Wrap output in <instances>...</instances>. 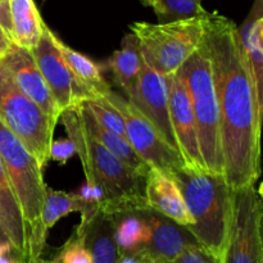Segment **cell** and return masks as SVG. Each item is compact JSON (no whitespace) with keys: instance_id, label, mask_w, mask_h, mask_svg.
Instances as JSON below:
<instances>
[{"instance_id":"obj_36","label":"cell","mask_w":263,"mask_h":263,"mask_svg":"<svg viewBox=\"0 0 263 263\" xmlns=\"http://www.w3.org/2000/svg\"><path fill=\"white\" fill-rule=\"evenodd\" d=\"M141 2H143L145 5H149V7H151V2H152V0H141Z\"/></svg>"},{"instance_id":"obj_4","label":"cell","mask_w":263,"mask_h":263,"mask_svg":"<svg viewBox=\"0 0 263 263\" xmlns=\"http://www.w3.org/2000/svg\"><path fill=\"white\" fill-rule=\"evenodd\" d=\"M0 157L27 229V263H43L48 231L43 223L46 185L43 168L26 146L0 121Z\"/></svg>"},{"instance_id":"obj_5","label":"cell","mask_w":263,"mask_h":263,"mask_svg":"<svg viewBox=\"0 0 263 263\" xmlns=\"http://www.w3.org/2000/svg\"><path fill=\"white\" fill-rule=\"evenodd\" d=\"M189 95L204 168L223 175L220 113L210 57L203 41L176 72Z\"/></svg>"},{"instance_id":"obj_16","label":"cell","mask_w":263,"mask_h":263,"mask_svg":"<svg viewBox=\"0 0 263 263\" xmlns=\"http://www.w3.org/2000/svg\"><path fill=\"white\" fill-rule=\"evenodd\" d=\"M0 222L17 258L22 263H27V229L17 198L5 172L2 157H0Z\"/></svg>"},{"instance_id":"obj_30","label":"cell","mask_w":263,"mask_h":263,"mask_svg":"<svg viewBox=\"0 0 263 263\" xmlns=\"http://www.w3.org/2000/svg\"><path fill=\"white\" fill-rule=\"evenodd\" d=\"M0 27L4 30L8 37L12 39V18H10V9L8 0H0Z\"/></svg>"},{"instance_id":"obj_24","label":"cell","mask_w":263,"mask_h":263,"mask_svg":"<svg viewBox=\"0 0 263 263\" xmlns=\"http://www.w3.org/2000/svg\"><path fill=\"white\" fill-rule=\"evenodd\" d=\"M98 207L87 203L79 194L59 192L46 187L43 208V223L46 231L50 230L62 217L72 212L81 213V221L89 220L97 213Z\"/></svg>"},{"instance_id":"obj_28","label":"cell","mask_w":263,"mask_h":263,"mask_svg":"<svg viewBox=\"0 0 263 263\" xmlns=\"http://www.w3.org/2000/svg\"><path fill=\"white\" fill-rule=\"evenodd\" d=\"M172 263H222V258L200 244H194L187 247Z\"/></svg>"},{"instance_id":"obj_32","label":"cell","mask_w":263,"mask_h":263,"mask_svg":"<svg viewBox=\"0 0 263 263\" xmlns=\"http://www.w3.org/2000/svg\"><path fill=\"white\" fill-rule=\"evenodd\" d=\"M13 253H14V252H13V248L12 246H10V243H8V241H5V243H0V258Z\"/></svg>"},{"instance_id":"obj_33","label":"cell","mask_w":263,"mask_h":263,"mask_svg":"<svg viewBox=\"0 0 263 263\" xmlns=\"http://www.w3.org/2000/svg\"><path fill=\"white\" fill-rule=\"evenodd\" d=\"M116 263H139L138 256H130V254H125V256L118 257Z\"/></svg>"},{"instance_id":"obj_17","label":"cell","mask_w":263,"mask_h":263,"mask_svg":"<svg viewBox=\"0 0 263 263\" xmlns=\"http://www.w3.org/2000/svg\"><path fill=\"white\" fill-rule=\"evenodd\" d=\"M239 41L246 55L247 66L256 87L258 107L263 112V17L262 0H256L251 14L241 28H238Z\"/></svg>"},{"instance_id":"obj_20","label":"cell","mask_w":263,"mask_h":263,"mask_svg":"<svg viewBox=\"0 0 263 263\" xmlns=\"http://www.w3.org/2000/svg\"><path fill=\"white\" fill-rule=\"evenodd\" d=\"M143 63L138 39L134 33H128L123 37L121 49L116 50L109 59V68L113 79L125 92L126 99H128L135 91L143 69Z\"/></svg>"},{"instance_id":"obj_2","label":"cell","mask_w":263,"mask_h":263,"mask_svg":"<svg viewBox=\"0 0 263 263\" xmlns=\"http://www.w3.org/2000/svg\"><path fill=\"white\" fill-rule=\"evenodd\" d=\"M62 123L81 159L86 184L99 187L104 200L98 210L112 216L149 210L145 177L139 176L85 130L76 107L61 113Z\"/></svg>"},{"instance_id":"obj_29","label":"cell","mask_w":263,"mask_h":263,"mask_svg":"<svg viewBox=\"0 0 263 263\" xmlns=\"http://www.w3.org/2000/svg\"><path fill=\"white\" fill-rule=\"evenodd\" d=\"M76 153L73 143L69 139H58L53 140L50 145V159L59 162L61 164H66L69 158Z\"/></svg>"},{"instance_id":"obj_21","label":"cell","mask_w":263,"mask_h":263,"mask_svg":"<svg viewBox=\"0 0 263 263\" xmlns=\"http://www.w3.org/2000/svg\"><path fill=\"white\" fill-rule=\"evenodd\" d=\"M12 18V39L15 45L31 50L37 45L45 22L33 0H8Z\"/></svg>"},{"instance_id":"obj_37","label":"cell","mask_w":263,"mask_h":263,"mask_svg":"<svg viewBox=\"0 0 263 263\" xmlns=\"http://www.w3.org/2000/svg\"><path fill=\"white\" fill-rule=\"evenodd\" d=\"M12 263H22V262H21L20 259L17 258V257H14V259H13V262H12Z\"/></svg>"},{"instance_id":"obj_13","label":"cell","mask_w":263,"mask_h":263,"mask_svg":"<svg viewBox=\"0 0 263 263\" xmlns=\"http://www.w3.org/2000/svg\"><path fill=\"white\" fill-rule=\"evenodd\" d=\"M0 62L9 72L20 91L31 102L35 103L54 122L58 123L62 112L59 110L40 69L36 66L31 50L21 48L13 43Z\"/></svg>"},{"instance_id":"obj_19","label":"cell","mask_w":263,"mask_h":263,"mask_svg":"<svg viewBox=\"0 0 263 263\" xmlns=\"http://www.w3.org/2000/svg\"><path fill=\"white\" fill-rule=\"evenodd\" d=\"M76 109L79 112L80 118H81V122L84 125L85 130L89 133V135L92 139L98 141L102 146H104L105 149L110 152V153L115 154L116 157L121 159L125 164H127L134 172L139 175V176L145 177L146 174L151 168L144 163L143 159L135 153L131 145L128 144V141L125 138L120 135H116V134L110 133V131L105 130L104 127L99 125L97 122L94 117H92L91 112L89 110V108L86 107L85 102H81L80 104L76 105Z\"/></svg>"},{"instance_id":"obj_22","label":"cell","mask_w":263,"mask_h":263,"mask_svg":"<svg viewBox=\"0 0 263 263\" xmlns=\"http://www.w3.org/2000/svg\"><path fill=\"white\" fill-rule=\"evenodd\" d=\"M59 46H61L64 61L68 64L74 79L89 92L90 98L87 100L104 98L105 95L112 91L109 84L103 77L102 69L95 62H92L91 59L76 51L74 49L67 46L62 41Z\"/></svg>"},{"instance_id":"obj_34","label":"cell","mask_w":263,"mask_h":263,"mask_svg":"<svg viewBox=\"0 0 263 263\" xmlns=\"http://www.w3.org/2000/svg\"><path fill=\"white\" fill-rule=\"evenodd\" d=\"M5 241H8V243H9V240H8L7 235H5L4 230H3V228H2V222H0V243H5Z\"/></svg>"},{"instance_id":"obj_10","label":"cell","mask_w":263,"mask_h":263,"mask_svg":"<svg viewBox=\"0 0 263 263\" xmlns=\"http://www.w3.org/2000/svg\"><path fill=\"white\" fill-rule=\"evenodd\" d=\"M61 40L45 23L37 45L31 49L36 66L40 69L59 110L76 107L89 99V92L77 82L61 50Z\"/></svg>"},{"instance_id":"obj_23","label":"cell","mask_w":263,"mask_h":263,"mask_svg":"<svg viewBox=\"0 0 263 263\" xmlns=\"http://www.w3.org/2000/svg\"><path fill=\"white\" fill-rule=\"evenodd\" d=\"M115 240L120 256L140 253L151 238V228L148 225L144 211L128 212L115 216Z\"/></svg>"},{"instance_id":"obj_15","label":"cell","mask_w":263,"mask_h":263,"mask_svg":"<svg viewBox=\"0 0 263 263\" xmlns=\"http://www.w3.org/2000/svg\"><path fill=\"white\" fill-rule=\"evenodd\" d=\"M146 205L153 212L189 228L194 223L176 182L167 175L151 168L145 176Z\"/></svg>"},{"instance_id":"obj_3","label":"cell","mask_w":263,"mask_h":263,"mask_svg":"<svg viewBox=\"0 0 263 263\" xmlns=\"http://www.w3.org/2000/svg\"><path fill=\"white\" fill-rule=\"evenodd\" d=\"M194 223L186 228L198 243L222 258L233 215V189L225 175L184 164L170 175Z\"/></svg>"},{"instance_id":"obj_6","label":"cell","mask_w":263,"mask_h":263,"mask_svg":"<svg viewBox=\"0 0 263 263\" xmlns=\"http://www.w3.org/2000/svg\"><path fill=\"white\" fill-rule=\"evenodd\" d=\"M205 13L176 22L133 23L130 30L138 39L144 63L163 76L176 73L202 41Z\"/></svg>"},{"instance_id":"obj_25","label":"cell","mask_w":263,"mask_h":263,"mask_svg":"<svg viewBox=\"0 0 263 263\" xmlns=\"http://www.w3.org/2000/svg\"><path fill=\"white\" fill-rule=\"evenodd\" d=\"M151 7L156 12L159 23L190 20L204 14L202 0H152Z\"/></svg>"},{"instance_id":"obj_26","label":"cell","mask_w":263,"mask_h":263,"mask_svg":"<svg viewBox=\"0 0 263 263\" xmlns=\"http://www.w3.org/2000/svg\"><path fill=\"white\" fill-rule=\"evenodd\" d=\"M84 102L91 112L92 117L97 120V122L102 127L126 139L125 122H123L122 116L112 104H109L104 98L84 100Z\"/></svg>"},{"instance_id":"obj_11","label":"cell","mask_w":263,"mask_h":263,"mask_svg":"<svg viewBox=\"0 0 263 263\" xmlns=\"http://www.w3.org/2000/svg\"><path fill=\"white\" fill-rule=\"evenodd\" d=\"M127 100L154 126L167 144L179 153L170 117L166 76L143 63V69L135 91Z\"/></svg>"},{"instance_id":"obj_7","label":"cell","mask_w":263,"mask_h":263,"mask_svg":"<svg viewBox=\"0 0 263 263\" xmlns=\"http://www.w3.org/2000/svg\"><path fill=\"white\" fill-rule=\"evenodd\" d=\"M0 121L35 157L41 168L50 161L54 122L23 95L0 62Z\"/></svg>"},{"instance_id":"obj_8","label":"cell","mask_w":263,"mask_h":263,"mask_svg":"<svg viewBox=\"0 0 263 263\" xmlns=\"http://www.w3.org/2000/svg\"><path fill=\"white\" fill-rule=\"evenodd\" d=\"M263 204L256 185L233 190V215L222 263H263Z\"/></svg>"},{"instance_id":"obj_18","label":"cell","mask_w":263,"mask_h":263,"mask_svg":"<svg viewBox=\"0 0 263 263\" xmlns=\"http://www.w3.org/2000/svg\"><path fill=\"white\" fill-rule=\"evenodd\" d=\"M115 216L98 210L89 220L80 221L76 231L84 235L92 263H116L120 252L115 240Z\"/></svg>"},{"instance_id":"obj_35","label":"cell","mask_w":263,"mask_h":263,"mask_svg":"<svg viewBox=\"0 0 263 263\" xmlns=\"http://www.w3.org/2000/svg\"><path fill=\"white\" fill-rule=\"evenodd\" d=\"M139 257V263H158L156 261H152V259L146 258V257H141V256H138Z\"/></svg>"},{"instance_id":"obj_14","label":"cell","mask_w":263,"mask_h":263,"mask_svg":"<svg viewBox=\"0 0 263 263\" xmlns=\"http://www.w3.org/2000/svg\"><path fill=\"white\" fill-rule=\"evenodd\" d=\"M144 216L151 228V238L143 251L135 256L158 263H172L187 247L199 244L186 228L170 218L151 210L144 211Z\"/></svg>"},{"instance_id":"obj_12","label":"cell","mask_w":263,"mask_h":263,"mask_svg":"<svg viewBox=\"0 0 263 263\" xmlns=\"http://www.w3.org/2000/svg\"><path fill=\"white\" fill-rule=\"evenodd\" d=\"M166 80L168 87L170 117L180 157L186 167L205 170L200 156L194 113L186 89L176 73L166 76Z\"/></svg>"},{"instance_id":"obj_31","label":"cell","mask_w":263,"mask_h":263,"mask_svg":"<svg viewBox=\"0 0 263 263\" xmlns=\"http://www.w3.org/2000/svg\"><path fill=\"white\" fill-rule=\"evenodd\" d=\"M12 44L13 41L8 37V35L4 32V30L0 27V61H2V59L4 58L5 54L8 53V50H9Z\"/></svg>"},{"instance_id":"obj_9","label":"cell","mask_w":263,"mask_h":263,"mask_svg":"<svg viewBox=\"0 0 263 263\" xmlns=\"http://www.w3.org/2000/svg\"><path fill=\"white\" fill-rule=\"evenodd\" d=\"M122 116L126 140L149 168L170 175L184 166L180 154L167 144L154 126L122 95L110 91L104 97Z\"/></svg>"},{"instance_id":"obj_1","label":"cell","mask_w":263,"mask_h":263,"mask_svg":"<svg viewBox=\"0 0 263 263\" xmlns=\"http://www.w3.org/2000/svg\"><path fill=\"white\" fill-rule=\"evenodd\" d=\"M202 41L210 57L220 113L223 175L233 190L256 185L261 174L263 112L238 27L225 15L207 12Z\"/></svg>"},{"instance_id":"obj_27","label":"cell","mask_w":263,"mask_h":263,"mask_svg":"<svg viewBox=\"0 0 263 263\" xmlns=\"http://www.w3.org/2000/svg\"><path fill=\"white\" fill-rule=\"evenodd\" d=\"M50 263H92L91 256L85 246L84 235L74 231L71 239L62 247Z\"/></svg>"}]
</instances>
